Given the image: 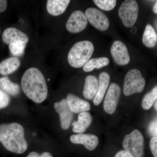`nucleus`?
<instances>
[{
  "label": "nucleus",
  "instance_id": "obj_1",
  "mask_svg": "<svg viewBox=\"0 0 157 157\" xmlns=\"http://www.w3.org/2000/svg\"><path fill=\"white\" fill-rule=\"evenodd\" d=\"M21 87L25 94L37 104L45 101L48 96L45 77L36 68H29L25 72L21 78Z\"/></svg>",
  "mask_w": 157,
  "mask_h": 157
},
{
  "label": "nucleus",
  "instance_id": "obj_2",
  "mask_svg": "<svg viewBox=\"0 0 157 157\" xmlns=\"http://www.w3.org/2000/svg\"><path fill=\"white\" fill-rule=\"evenodd\" d=\"M0 142L7 151L17 154L24 153L28 147L24 129L17 123L0 124Z\"/></svg>",
  "mask_w": 157,
  "mask_h": 157
},
{
  "label": "nucleus",
  "instance_id": "obj_3",
  "mask_svg": "<svg viewBox=\"0 0 157 157\" xmlns=\"http://www.w3.org/2000/svg\"><path fill=\"white\" fill-rule=\"evenodd\" d=\"M94 45L89 41H79L72 47L68 55V60L71 67L78 68L83 67L94 53Z\"/></svg>",
  "mask_w": 157,
  "mask_h": 157
},
{
  "label": "nucleus",
  "instance_id": "obj_4",
  "mask_svg": "<svg viewBox=\"0 0 157 157\" xmlns=\"http://www.w3.org/2000/svg\"><path fill=\"white\" fill-rule=\"evenodd\" d=\"M124 150L135 157H143L144 155V138L139 130H134L125 135L123 141Z\"/></svg>",
  "mask_w": 157,
  "mask_h": 157
},
{
  "label": "nucleus",
  "instance_id": "obj_5",
  "mask_svg": "<svg viewBox=\"0 0 157 157\" xmlns=\"http://www.w3.org/2000/svg\"><path fill=\"white\" fill-rule=\"evenodd\" d=\"M145 80L139 70L132 69L128 72L125 76L124 84V94L129 96L141 92L144 89Z\"/></svg>",
  "mask_w": 157,
  "mask_h": 157
},
{
  "label": "nucleus",
  "instance_id": "obj_6",
  "mask_svg": "<svg viewBox=\"0 0 157 157\" xmlns=\"http://www.w3.org/2000/svg\"><path fill=\"white\" fill-rule=\"evenodd\" d=\"M139 7L135 0H126L121 5L119 9V16L124 25L127 28H132L137 21Z\"/></svg>",
  "mask_w": 157,
  "mask_h": 157
},
{
  "label": "nucleus",
  "instance_id": "obj_7",
  "mask_svg": "<svg viewBox=\"0 0 157 157\" xmlns=\"http://www.w3.org/2000/svg\"><path fill=\"white\" fill-rule=\"evenodd\" d=\"M85 14L90 23L99 30L105 31L109 28V19L101 10L96 8H88Z\"/></svg>",
  "mask_w": 157,
  "mask_h": 157
},
{
  "label": "nucleus",
  "instance_id": "obj_8",
  "mask_svg": "<svg viewBox=\"0 0 157 157\" xmlns=\"http://www.w3.org/2000/svg\"><path fill=\"white\" fill-rule=\"evenodd\" d=\"M121 94L119 85L112 83L108 89L104 103V111L108 114H113L116 109Z\"/></svg>",
  "mask_w": 157,
  "mask_h": 157
},
{
  "label": "nucleus",
  "instance_id": "obj_9",
  "mask_svg": "<svg viewBox=\"0 0 157 157\" xmlns=\"http://www.w3.org/2000/svg\"><path fill=\"white\" fill-rule=\"evenodd\" d=\"M88 21L85 14L81 11H74L68 18L66 28L70 33H80L87 26Z\"/></svg>",
  "mask_w": 157,
  "mask_h": 157
},
{
  "label": "nucleus",
  "instance_id": "obj_10",
  "mask_svg": "<svg viewBox=\"0 0 157 157\" xmlns=\"http://www.w3.org/2000/svg\"><path fill=\"white\" fill-rule=\"evenodd\" d=\"M54 108L59 116L62 128L67 130L70 127L73 119V113L70 110L67 99H63L60 102H56L54 104Z\"/></svg>",
  "mask_w": 157,
  "mask_h": 157
},
{
  "label": "nucleus",
  "instance_id": "obj_11",
  "mask_svg": "<svg viewBox=\"0 0 157 157\" xmlns=\"http://www.w3.org/2000/svg\"><path fill=\"white\" fill-rule=\"evenodd\" d=\"M111 55L117 64L124 66L129 63L130 57L126 46L120 41H116L110 48Z\"/></svg>",
  "mask_w": 157,
  "mask_h": 157
},
{
  "label": "nucleus",
  "instance_id": "obj_12",
  "mask_svg": "<svg viewBox=\"0 0 157 157\" xmlns=\"http://www.w3.org/2000/svg\"><path fill=\"white\" fill-rule=\"evenodd\" d=\"M3 42L6 44L21 43L26 44L28 42L29 38L26 34L15 28L6 29L2 34Z\"/></svg>",
  "mask_w": 157,
  "mask_h": 157
},
{
  "label": "nucleus",
  "instance_id": "obj_13",
  "mask_svg": "<svg viewBox=\"0 0 157 157\" xmlns=\"http://www.w3.org/2000/svg\"><path fill=\"white\" fill-rule=\"evenodd\" d=\"M70 140L75 144H82L88 150L92 151L98 146L99 139L93 134H77L71 135Z\"/></svg>",
  "mask_w": 157,
  "mask_h": 157
},
{
  "label": "nucleus",
  "instance_id": "obj_14",
  "mask_svg": "<svg viewBox=\"0 0 157 157\" xmlns=\"http://www.w3.org/2000/svg\"><path fill=\"white\" fill-rule=\"evenodd\" d=\"M67 101L70 110L74 113L87 112L90 109V105L88 102L73 94H68Z\"/></svg>",
  "mask_w": 157,
  "mask_h": 157
},
{
  "label": "nucleus",
  "instance_id": "obj_15",
  "mask_svg": "<svg viewBox=\"0 0 157 157\" xmlns=\"http://www.w3.org/2000/svg\"><path fill=\"white\" fill-rule=\"evenodd\" d=\"M109 80L110 76L107 72H102L100 74L98 93L93 101L95 106L99 105L103 101L104 95L109 86Z\"/></svg>",
  "mask_w": 157,
  "mask_h": 157
},
{
  "label": "nucleus",
  "instance_id": "obj_16",
  "mask_svg": "<svg viewBox=\"0 0 157 157\" xmlns=\"http://www.w3.org/2000/svg\"><path fill=\"white\" fill-rule=\"evenodd\" d=\"M99 87V81L95 76H88L86 78L83 88V95L88 100L94 99Z\"/></svg>",
  "mask_w": 157,
  "mask_h": 157
},
{
  "label": "nucleus",
  "instance_id": "obj_17",
  "mask_svg": "<svg viewBox=\"0 0 157 157\" xmlns=\"http://www.w3.org/2000/svg\"><path fill=\"white\" fill-rule=\"evenodd\" d=\"M92 121V117L90 113L85 112L79 113L78 116V121L73 122V132L78 134H82L90 125Z\"/></svg>",
  "mask_w": 157,
  "mask_h": 157
},
{
  "label": "nucleus",
  "instance_id": "obj_18",
  "mask_svg": "<svg viewBox=\"0 0 157 157\" xmlns=\"http://www.w3.org/2000/svg\"><path fill=\"white\" fill-rule=\"evenodd\" d=\"M70 2V0H48L46 8L48 13L53 16H59L63 13Z\"/></svg>",
  "mask_w": 157,
  "mask_h": 157
},
{
  "label": "nucleus",
  "instance_id": "obj_19",
  "mask_svg": "<svg viewBox=\"0 0 157 157\" xmlns=\"http://www.w3.org/2000/svg\"><path fill=\"white\" fill-rule=\"evenodd\" d=\"M21 65L19 59L17 57H10L4 60L0 63V74L8 75L14 73Z\"/></svg>",
  "mask_w": 157,
  "mask_h": 157
},
{
  "label": "nucleus",
  "instance_id": "obj_20",
  "mask_svg": "<svg viewBox=\"0 0 157 157\" xmlns=\"http://www.w3.org/2000/svg\"><path fill=\"white\" fill-rule=\"evenodd\" d=\"M142 41L143 44L148 48H152L156 45L157 33L150 24L146 25Z\"/></svg>",
  "mask_w": 157,
  "mask_h": 157
},
{
  "label": "nucleus",
  "instance_id": "obj_21",
  "mask_svg": "<svg viewBox=\"0 0 157 157\" xmlns=\"http://www.w3.org/2000/svg\"><path fill=\"white\" fill-rule=\"evenodd\" d=\"M109 60L107 57L95 58L90 59L83 66L85 72H91L95 69H99L109 64Z\"/></svg>",
  "mask_w": 157,
  "mask_h": 157
},
{
  "label": "nucleus",
  "instance_id": "obj_22",
  "mask_svg": "<svg viewBox=\"0 0 157 157\" xmlns=\"http://www.w3.org/2000/svg\"><path fill=\"white\" fill-rule=\"evenodd\" d=\"M0 88L12 96H17L20 91L19 85L12 82L7 77L0 78Z\"/></svg>",
  "mask_w": 157,
  "mask_h": 157
},
{
  "label": "nucleus",
  "instance_id": "obj_23",
  "mask_svg": "<svg viewBox=\"0 0 157 157\" xmlns=\"http://www.w3.org/2000/svg\"><path fill=\"white\" fill-rule=\"evenodd\" d=\"M157 100V86L144 97L141 106L145 110H149Z\"/></svg>",
  "mask_w": 157,
  "mask_h": 157
},
{
  "label": "nucleus",
  "instance_id": "obj_24",
  "mask_svg": "<svg viewBox=\"0 0 157 157\" xmlns=\"http://www.w3.org/2000/svg\"><path fill=\"white\" fill-rule=\"evenodd\" d=\"M94 2L100 9L106 11L114 9L117 3L115 0H94Z\"/></svg>",
  "mask_w": 157,
  "mask_h": 157
},
{
  "label": "nucleus",
  "instance_id": "obj_25",
  "mask_svg": "<svg viewBox=\"0 0 157 157\" xmlns=\"http://www.w3.org/2000/svg\"><path fill=\"white\" fill-rule=\"evenodd\" d=\"M25 45L26 44L23 43H12L9 44V48L13 55L16 56H20L23 54Z\"/></svg>",
  "mask_w": 157,
  "mask_h": 157
},
{
  "label": "nucleus",
  "instance_id": "obj_26",
  "mask_svg": "<svg viewBox=\"0 0 157 157\" xmlns=\"http://www.w3.org/2000/svg\"><path fill=\"white\" fill-rule=\"evenodd\" d=\"M10 102V98L8 94L3 90L0 89V109L8 106Z\"/></svg>",
  "mask_w": 157,
  "mask_h": 157
},
{
  "label": "nucleus",
  "instance_id": "obj_27",
  "mask_svg": "<svg viewBox=\"0 0 157 157\" xmlns=\"http://www.w3.org/2000/svg\"><path fill=\"white\" fill-rule=\"evenodd\" d=\"M148 130L149 133L151 136L157 137V117L150 123Z\"/></svg>",
  "mask_w": 157,
  "mask_h": 157
},
{
  "label": "nucleus",
  "instance_id": "obj_28",
  "mask_svg": "<svg viewBox=\"0 0 157 157\" xmlns=\"http://www.w3.org/2000/svg\"><path fill=\"white\" fill-rule=\"evenodd\" d=\"M150 147L154 157H157V137L151 138L150 142Z\"/></svg>",
  "mask_w": 157,
  "mask_h": 157
},
{
  "label": "nucleus",
  "instance_id": "obj_29",
  "mask_svg": "<svg viewBox=\"0 0 157 157\" xmlns=\"http://www.w3.org/2000/svg\"><path fill=\"white\" fill-rule=\"evenodd\" d=\"M26 157H53V156L49 152H43L39 154L36 151H32Z\"/></svg>",
  "mask_w": 157,
  "mask_h": 157
},
{
  "label": "nucleus",
  "instance_id": "obj_30",
  "mask_svg": "<svg viewBox=\"0 0 157 157\" xmlns=\"http://www.w3.org/2000/svg\"><path fill=\"white\" fill-rule=\"evenodd\" d=\"M114 157H135L132 154L125 150H121L118 152Z\"/></svg>",
  "mask_w": 157,
  "mask_h": 157
},
{
  "label": "nucleus",
  "instance_id": "obj_31",
  "mask_svg": "<svg viewBox=\"0 0 157 157\" xmlns=\"http://www.w3.org/2000/svg\"><path fill=\"white\" fill-rule=\"evenodd\" d=\"M7 7V1L6 0H0V13L6 11Z\"/></svg>",
  "mask_w": 157,
  "mask_h": 157
},
{
  "label": "nucleus",
  "instance_id": "obj_32",
  "mask_svg": "<svg viewBox=\"0 0 157 157\" xmlns=\"http://www.w3.org/2000/svg\"><path fill=\"white\" fill-rule=\"evenodd\" d=\"M137 29L136 26H133V27H132L131 28V32L132 33H135L137 32Z\"/></svg>",
  "mask_w": 157,
  "mask_h": 157
},
{
  "label": "nucleus",
  "instance_id": "obj_33",
  "mask_svg": "<svg viewBox=\"0 0 157 157\" xmlns=\"http://www.w3.org/2000/svg\"><path fill=\"white\" fill-rule=\"evenodd\" d=\"M153 10L154 12L156 14H157V1L155 3V5H154L153 8Z\"/></svg>",
  "mask_w": 157,
  "mask_h": 157
},
{
  "label": "nucleus",
  "instance_id": "obj_34",
  "mask_svg": "<svg viewBox=\"0 0 157 157\" xmlns=\"http://www.w3.org/2000/svg\"><path fill=\"white\" fill-rule=\"evenodd\" d=\"M154 107L155 108V109H156V110L157 111V100L156 101L155 103V105H154Z\"/></svg>",
  "mask_w": 157,
  "mask_h": 157
},
{
  "label": "nucleus",
  "instance_id": "obj_35",
  "mask_svg": "<svg viewBox=\"0 0 157 157\" xmlns=\"http://www.w3.org/2000/svg\"><path fill=\"white\" fill-rule=\"evenodd\" d=\"M1 29H0V34H1Z\"/></svg>",
  "mask_w": 157,
  "mask_h": 157
}]
</instances>
